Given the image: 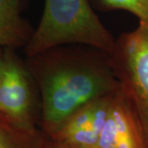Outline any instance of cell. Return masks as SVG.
Instances as JSON below:
<instances>
[{"label": "cell", "mask_w": 148, "mask_h": 148, "mask_svg": "<svg viewBox=\"0 0 148 148\" xmlns=\"http://www.w3.org/2000/svg\"><path fill=\"white\" fill-rule=\"evenodd\" d=\"M25 60L40 90V128L47 136L75 111L119 88L110 54L101 49L58 45Z\"/></svg>", "instance_id": "1"}, {"label": "cell", "mask_w": 148, "mask_h": 148, "mask_svg": "<svg viewBox=\"0 0 148 148\" xmlns=\"http://www.w3.org/2000/svg\"><path fill=\"white\" fill-rule=\"evenodd\" d=\"M22 0H0V48L17 49L31 40L35 28L21 16Z\"/></svg>", "instance_id": "7"}, {"label": "cell", "mask_w": 148, "mask_h": 148, "mask_svg": "<svg viewBox=\"0 0 148 148\" xmlns=\"http://www.w3.org/2000/svg\"><path fill=\"white\" fill-rule=\"evenodd\" d=\"M47 136V135H46ZM45 148H77L67 145L65 143H60L56 140H53L52 138H49L47 136L45 141Z\"/></svg>", "instance_id": "10"}, {"label": "cell", "mask_w": 148, "mask_h": 148, "mask_svg": "<svg viewBox=\"0 0 148 148\" xmlns=\"http://www.w3.org/2000/svg\"><path fill=\"white\" fill-rule=\"evenodd\" d=\"M114 37L89 0H45L42 16L24 48L27 56L64 45H83L110 53Z\"/></svg>", "instance_id": "2"}, {"label": "cell", "mask_w": 148, "mask_h": 148, "mask_svg": "<svg viewBox=\"0 0 148 148\" xmlns=\"http://www.w3.org/2000/svg\"><path fill=\"white\" fill-rule=\"evenodd\" d=\"M46 134L40 128L24 132L0 117V148H45Z\"/></svg>", "instance_id": "8"}, {"label": "cell", "mask_w": 148, "mask_h": 148, "mask_svg": "<svg viewBox=\"0 0 148 148\" xmlns=\"http://www.w3.org/2000/svg\"><path fill=\"white\" fill-rule=\"evenodd\" d=\"M111 64L122 93L131 105L148 142V23L117 39Z\"/></svg>", "instance_id": "4"}, {"label": "cell", "mask_w": 148, "mask_h": 148, "mask_svg": "<svg viewBox=\"0 0 148 148\" xmlns=\"http://www.w3.org/2000/svg\"><path fill=\"white\" fill-rule=\"evenodd\" d=\"M2 50H3V49L0 48V56H1V53H2Z\"/></svg>", "instance_id": "11"}, {"label": "cell", "mask_w": 148, "mask_h": 148, "mask_svg": "<svg viewBox=\"0 0 148 148\" xmlns=\"http://www.w3.org/2000/svg\"><path fill=\"white\" fill-rule=\"evenodd\" d=\"M41 100L36 81L16 49L4 48L0 56V117L24 132L40 128Z\"/></svg>", "instance_id": "3"}, {"label": "cell", "mask_w": 148, "mask_h": 148, "mask_svg": "<svg viewBox=\"0 0 148 148\" xmlns=\"http://www.w3.org/2000/svg\"><path fill=\"white\" fill-rule=\"evenodd\" d=\"M96 148H148L140 122L120 88L111 95Z\"/></svg>", "instance_id": "5"}, {"label": "cell", "mask_w": 148, "mask_h": 148, "mask_svg": "<svg viewBox=\"0 0 148 148\" xmlns=\"http://www.w3.org/2000/svg\"><path fill=\"white\" fill-rule=\"evenodd\" d=\"M95 101L75 111L48 137L74 147H97L99 134L95 123Z\"/></svg>", "instance_id": "6"}, {"label": "cell", "mask_w": 148, "mask_h": 148, "mask_svg": "<svg viewBox=\"0 0 148 148\" xmlns=\"http://www.w3.org/2000/svg\"><path fill=\"white\" fill-rule=\"evenodd\" d=\"M94 9L101 12L127 11L138 17L139 23H148V0H89Z\"/></svg>", "instance_id": "9"}]
</instances>
